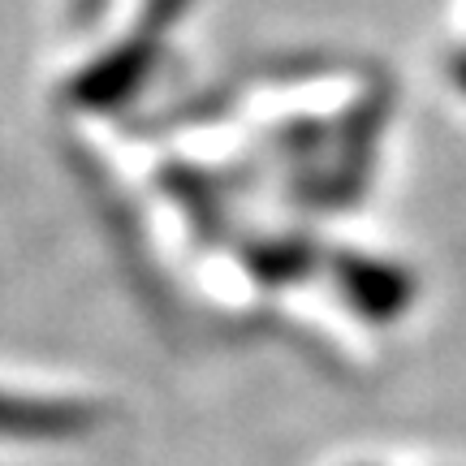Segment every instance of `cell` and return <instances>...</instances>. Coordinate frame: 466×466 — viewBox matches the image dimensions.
<instances>
[{
	"label": "cell",
	"instance_id": "obj_6",
	"mask_svg": "<svg viewBox=\"0 0 466 466\" xmlns=\"http://www.w3.org/2000/svg\"><path fill=\"white\" fill-rule=\"evenodd\" d=\"M450 78H453V86L466 96V48H458L450 56Z\"/></svg>",
	"mask_w": 466,
	"mask_h": 466
},
{
	"label": "cell",
	"instance_id": "obj_5",
	"mask_svg": "<svg viewBox=\"0 0 466 466\" xmlns=\"http://www.w3.org/2000/svg\"><path fill=\"white\" fill-rule=\"evenodd\" d=\"M190 9V0H147V9H143V31H151V35H165L177 17Z\"/></svg>",
	"mask_w": 466,
	"mask_h": 466
},
{
	"label": "cell",
	"instance_id": "obj_2",
	"mask_svg": "<svg viewBox=\"0 0 466 466\" xmlns=\"http://www.w3.org/2000/svg\"><path fill=\"white\" fill-rule=\"evenodd\" d=\"M100 423V410L78 398H35L0 389V441H74Z\"/></svg>",
	"mask_w": 466,
	"mask_h": 466
},
{
	"label": "cell",
	"instance_id": "obj_4",
	"mask_svg": "<svg viewBox=\"0 0 466 466\" xmlns=\"http://www.w3.org/2000/svg\"><path fill=\"white\" fill-rule=\"evenodd\" d=\"M316 264V250L302 238H281V242H259V250H250V272L264 285H285L307 277V268Z\"/></svg>",
	"mask_w": 466,
	"mask_h": 466
},
{
	"label": "cell",
	"instance_id": "obj_3",
	"mask_svg": "<svg viewBox=\"0 0 466 466\" xmlns=\"http://www.w3.org/2000/svg\"><path fill=\"white\" fill-rule=\"evenodd\" d=\"M156 48H160V35L138 26L130 44H116L91 69H83V78L69 86L74 104L78 108H116V104H126L143 86V78H147L151 52Z\"/></svg>",
	"mask_w": 466,
	"mask_h": 466
},
{
	"label": "cell",
	"instance_id": "obj_1",
	"mask_svg": "<svg viewBox=\"0 0 466 466\" xmlns=\"http://www.w3.org/2000/svg\"><path fill=\"white\" fill-rule=\"evenodd\" d=\"M333 281L341 289V299L354 307V316H363L367 324H393L410 311L415 302V277L410 268L389 264V259H371V255H337L333 259Z\"/></svg>",
	"mask_w": 466,
	"mask_h": 466
}]
</instances>
